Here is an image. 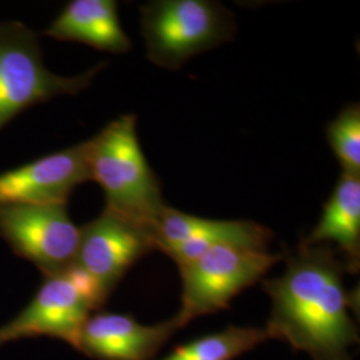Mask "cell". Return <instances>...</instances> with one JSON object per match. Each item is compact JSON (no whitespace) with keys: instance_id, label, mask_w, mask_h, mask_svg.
I'll list each match as a JSON object with an SVG mask.
<instances>
[{"instance_id":"cell-1","label":"cell","mask_w":360,"mask_h":360,"mask_svg":"<svg viewBox=\"0 0 360 360\" xmlns=\"http://www.w3.org/2000/svg\"><path fill=\"white\" fill-rule=\"evenodd\" d=\"M343 260L327 245H299L278 278L263 282L271 299L264 327L270 339H282L312 360H352L349 348L359 342L351 318Z\"/></svg>"},{"instance_id":"cell-2","label":"cell","mask_w":360,"mask_h":360,"mask_svg":"<svg viewBox=\"0 0 360 360\" xmlns=\"http://www.w3.org/2000/svg\"><path fill=\"white\" fill-rule=\"evenodd\" d=\"M90 180L105 198L104 210L141 224L150 232L155 219L167 207L136 132V116L124 114L86 141Z\"/></svg>"},{"instance_id":"cell-3","label":"cell","mask_w":360,"mask_h":360,"mask_svg":"<svg viewBox=\"0 0 360 360\" xmlns=\"http://www.w3.org/2000/svg\"><path fill=\"white\" fill-rule=\"evenodd\" d=\"M141 26L148 60L166 70H179L236 32L233 13L212 0L148 1L141 7Z\"/></svg>"},{"instance_id":"cell-4","label":"cell","mask_w":360,"mask_h":360,"mask_svg":"<svg viewBox=\"0 0 360 360\" xmlns=\"http://www.w3.org/2000/svg\"><path fill=\"white\" fill-rule=\"evenodd\" d=\"M105 63L75 77L51 72L38 34L19 20L0 22V129L35 104L86 90Z\"/></svg>"},{"instance_id":"cell-5","label":"cell","mask_w":360,"mask_h":360,"mask_svg":"<svg viewBox=\"0 0 360 360\" xmlns=\"http://www.w3.org/2000/svg\"><path fill=\"white\" fill-rule=\"evenodd\" d=\"M107 297L102 287L77 264L44 276L26 307L0 326V346L23 339L52 338L75 347L82 327Z\"/></svg>"},{"instance_id":"cell-6","label":"cell","mask_w":360,"mask_h":360,"mask_svg":"<svg viewBox=\"0 0 360 360\" xmlns=\"http://www.w3.org/2000/svg\"><path fill=\"white\" fill-rule=\"evenodd\" d=\"M282 259V254L269 250L218 245L178 266L181 303L172 321L180 330L196 318L229 309L235 296L259 282Z\"/></svg>"},{"instance_id":"cell-7","label":"cell","mask_w":360,"mask_h":360,"mask_svg":"<svg viewBox=\"0 0 360 360\" xmlns=\"http://www.w3.org/2000/svg\"><path fill=\"white\" fill-rule=\"evenodd\" d=\"M0 236L13 254L49 276L75 264L80 227L67 205H7L0 206Z\"/></svg>"},{"instance_id":"cell-8","label":"cell","mask_w":360,"mask_h":360,"mask_svg":"<svg viewBox=\"0 0 360 360\" xmlns=\"http://www.w3.org/2000/svg\"><path fill=\"white\" fill-rule=\"evenodd\" d=\"M155 250L167 254L178 266L218 245L269 250L270 229L252 220H214L166 207L150 227Z\"/></svg>"},{"instance_id":"cell-9","label":"cell","mask_w":360,"mask_h":360,"mask_svg":"<svg viewBox=\"0 0 360 360\" xmlns=\"http://www.w3.org/2000/svg\"><path fill=\"white\" fill-rule=\"evenodd\" d=\"M154 250L147 229L103 210L80 227L75 264L110 296L129 269Z\"/></svg>"},{"instance_id":"cell-10","label":"cell","mask_w":360,"mask_h":360,"mask_svg":"<svg viewBox=\"0 0 360 360\" xmlns=\"http://www.w3.org/2000/svg\"><path fill=\"white\" fill-rule=\"evenodd\" d=\"M90 180L86 142L41 156L0 174V206L67 205L79 184Z\"/></svg>"},{"instance_id":"cell-11","label":"cell","mask_w":360,"mask_h":360,"mask_svg":"<svg viewBox=\"0 0 360 360\" xmlns=\"http://www.w3.org/2000/svg\"><path fill=\"white\" fill-rule=\"evenodd\" d=\"M178 330L172 318L147 326L126 314L94 312L74 348L96 360H153Z\"/></svg>"},{"instance_id":"cell-12","label":"cell","mask_w":360,"mask_h":360,"mask_svg":"<svg viewBox=\"0 0 360 360\" xmlns=\"http://www.w3.org/2000/svg\"><path fill=\"white\" fill-rule=\"evenodd\" d=\"M43 34L111 53H124L132 47L120 23L115 0H72Z\"/></svg>"},{"instance_id":"cell-13","label":"cell","mask_w":360,"mask_h":360,"mask_svg":"<svg viewBox=\"0 0 360 360\" xmlns=\"http://www.w3.org/2000/svg\"><path fill=\"white\" fill-rule=\"evenodd\" d=\"M335 243L345 255L346 270L356 274L360 264V175L342 172L323 207L322 217L302 245Z\"/></svg>"},{"instance_id":"cell-14","label":"cell","mask_w":360,"mask_h":360,"mask_svg":"<svg viewBox=\"0 0 360 360\" xmlns=\"http://www.w3.org/2000/svg\"><path fill=\"white\" fill-rule=\"evenodd\" d=\"M269 339L264 327L229 326L219 333L178 346L159 360H233Z\"/></svg>"},{"instance_id":"cell-15","label":"cell","mask_w":360,"mask_h":360,"mask_svg":"<svg viewBox=\"0 0 360 360\" xmlns=\"http://www.w3.org/2000/svg\"><path fill=\"white\" fill-rule=\"evenodd\" d=\"M327 141L343 172L360 175V105H346L327 126Z\"/></svg>"}]
</instances>
